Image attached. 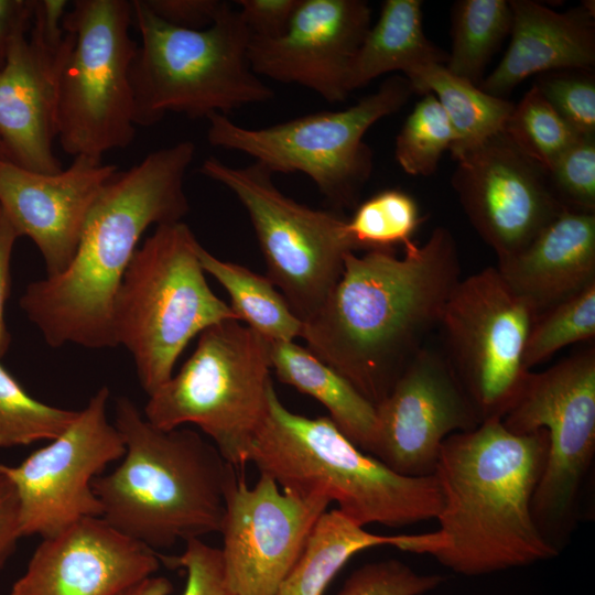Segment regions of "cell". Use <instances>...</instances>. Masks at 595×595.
<instances>
[{
	"label": "cell",
	"mask_w": 595,
	"mask_h": 595,
	"mask_svg": "<svg viewBox=\"0 0 595 595\" xmlns=\"http://www.w3.org/2000/svg\"><path fill=\"white\" fill-rule=\"evenodd\" d=\"M345 256L342 274L321 307L303 322L307 349L375 407L439 327L461 278L451 231L436 227L421 246Z\"/></svg>",
	"instance_id": "cell-1"
},
{
	"label": "cell",
	"mask_w": 595,
	"mask_h": 595,
	"mask_svg": "<svg viewBox=\"0 0 595 595\" xmlns=\"http://www.w3.org/2000/svg\"><path fill=\"white\" fill-rule=\"evenodd\" d=\"M547 453L544 430L516 434L497 419L450 435L434 470L443 495L437 529L396 534L393 547L430 555L465 576L558 556L560 552L542 537L532 515Z\"/></svg>",
	"instance_id": "cell-2"
},
{
	"label": "cell",
	"mask_w": 595,
	"mask_h": 595,
	"mask_svg": "<svg viewBox=\"0 0 595 595\" xmlns=\"http://www.w3.org/2000/svg\"><path fill=\"white\" fill-rule=\"evenodd\" d=\"M195 155L192 141L149 153L116 172L87 215L75 256L61 273L34 281L20 306L51 347H116L113 304L123 274L145 230L182 221L184 188Z\"/></svg>",
	"instance_id": "cell-3"
},
{
	"label": "cell",
	"mask_w": 595,
	"mask_h": 595,
	"mask_svg": "<svg viewBox=\"0 0 595 595\" xmlns=\"http://www.w3.org/2000/svg\"><path fill=\"white\" fill-rule=\"evenodd\" d=\"M113 424L126 451L93 482L101 518L154 551L219 532L236 467L216 446L190 429L154 426L127 397L116 400Z\"/></svg>",
	"instance_id": "cell-4"
},
{
	"label": "cell",
	"mask_w": 595,
	"mask_h": 595,
	"mask_svg": "<svg viewBox=\"0 0 595 595\" xmlns=\"http://www.w3.org/2000/svg\"><path fill=\"white\" fill-rule=\"evenodd\" d=\"M249 462L286 491L321 496L354 523L403 527L435 519L443 495L435 474L396 473L351 443L327 416L290 411L273 386Z\"/></svg>",
	"instance_id": "cell-5"
},
{
	"label": "cell",
	"mask_w": 595,
	"mask_h": 595,
	"mask_svg": "<svg viewBox=\"0 0 595 595\" xmlns=\"http://www.w3.org/2000/svg\"><path fill=\"white\" fill-rule=\"evenodd\" d=\"M132 12L140 35L131 66L137 127L158 123L170 112L192 119L227 116L273 99L274 91L250 67L251 33L227 2L201 30L165 23L143 0H132Z\"/></svg>",
	"instance_id": "cell-6"
},
{
	"label": "cell",
	"mask_w": 595,
	"mask_h": 595,
	"mask_svg": "<svg viewBox=\"0 0 595 595\" xmlns=\"http://www.w3.org/2000/svg\"><path fill=\"white\" fill-rule=\"evenodd\" d=\"M199 242L183 221L155 227L136 250L113 304V334L131 354L148 396L173 375L188 342L237 316L209 288Z\"/></svg>",
	"instance_id": "cell-7"
},
{
	"label": "cell",
	"mask_w": 595,
	"mask_h": 595,
	"mask_svg": "<svg viewBox=\"0 0 595 595\" xmlns=\"http://www.w3.org/2000/svg\"><path fill=\"white\" fill-rule=\"evenodd\" d=\"M269 342L227 320L199 334L180 371L149 396L144 418L162 430L198 426L237 469L249 462L273 386Z\"/></svg>",
	"instance_id": "cell-8"
},
{
	"label": "cell",
	"mask_w": 595,
	"mask_h": 595,
	"mask_svg": "<svg viewBox=\"0 0 595 595\" xmlns=\"http://www.w3.org/2000/svg\"><path fill=\"white\" fill-rule=\"evenodd\" d=\"M414 93L403 75L388 77L353 106L318 111L262 128H246L226 115L212 113L210 145L242 152L272 174L303 173L335 207H351L372 172L368 129L399 111Z\"/></svg>",
	"instance_id": "cell-9"
},
{
	"label": "cell",
	"mask_w": 595,
	"mask_h": 595,
	"mask_svg": "<svg viewBox=\"0 0 595 595\" xmlns=\"http://www.w3.org/2000/svg\"><path fill=\"white\" fill-rule=\"evenodd\" d=\"M132 1L76 0L63 28L73 35L57 88V139L73 158L101 159L134 139Z\"/></svg>",
	"instance_id": "cell-10"
},
{
	"label": "cell",
	"mask_w": 595,
	"mask_h": 595,
	"mask_svg": "<svg viewBox=\"0 0 595 595\" xmlns=\"http://www.w3.org/2000/svg\"><path fill=\"white\" fill-rule=\"evenodd\" d=\"M501 422L516 434L547 432V459L532 499V515L542 537L561 552L582 518L595 456L594 347L544 371H531Z\"/></svg>",
	"instance_id": "cell-11"
},
{
	"label": "cell",
	"mask_w": 595,
	"mask_h": 595,
	"mask_svg": "<svg viewBox=\"0 0 595 595\" xmlns=\"http://www.w3.org/2000/svg\"><path fill=\"white\" fill-rule=\"evenodd\" d=\"M199 172L224 185L246 208L268 269L302 322L323 304L338 281L345 256L356 252L346 223L335 212L315 209L284 195L258 162L230 166L206 159Z\"/></svg>",
	"instance_id": "cell-12"
},
{
	"label": "cell",
	"mask_w": 595,
	"mask_h": 595,
	"mask_svg": "<svg viewBox=\"0 0 595 595\" xmlns=\"http://www.w3.org/2000/svg\"><path fill=\"white\" fill-rule=\"evenodd\" d=\"M538 314L488 267L461 279L439 324L443 349L482 423L501 420L522 393L531 370L524 353Z\"/></svg>",
	"instance_id": "cell-13"
},
{
	"label": "cell",
	"mask_w": 595,
	"mask_h": 595,
	"mask_svg": "<svg viewBox=\"0 0 595 595\" xmlns=\"http://www.w3.org/2000/svg\"><path fill=\"white\" fill-rule=\"evenodd\" d=\"M104 386L71 425L15 466L0 465L13 484L23 537H52L89 517H101L93 482L125 454L123 440L107 418Z\"/></svg>",
	"instance_id": "cell-14"
},
{
	"label": "cell",
	"mask_w": 595,
	"mask_h": 595,
	"mask_svg": "<svg viewBox=\"0 0 595 595\" xmlns=\"http://www.w3.org/2000/svg\"><path fill=\"white\" fill-rule=\"evenodd\" d=\"M235 468L220 533L224 573L236 595H275L329 500L283 490L266 474L253 487Z\"/></svg>",
	"instance_id": "cell-15"
},
{
	"label": "cell",
	"mask_w": 595,
	"mask_h": 595,
	"mask_svg": "<svg viewBox=\"0 0 595 595\" xmlns=\"http://www.w3.org/2000/svg\"><path fill=\"white\" fill-rule=\"evenodd\" d=\"M456 161L452 185L470 224L498 259L521 251L567 209L547 171L502 131Z\"/></svg>",
	"instance_id": "cell-16"
},
{
	"label": "cell",
	"mask_w": 595,
	"mask_h": 595,
	"mask_svg": "<svg viewBox=\"0 0 595 595\" xmlns=\"http://www.w3.org/2000/svg\"><path fill=\"white\" fill-rule=\"evenodd\" d=\"M372 456L398 474H434L442 443L482 420L442 350L424 346L376 405Z\"/></svg>",
	"instance_id": "cell-17"
},
{
	"label": "cell",
	"mask_w": 595,
	"mask_h": 595,
	"mask_svg": "<svg viewBox=\"0 0 595 595\" xmlns=\"http://www.w3.org/2000/svg\"><path fill=\"white\" fill-rule=\"evenodd\" d=\"M370 26L366 1L301 0L281 36L251 35L250 67L259 77L303 86L328 102L344 101L353 61Z\"/></svg>",
	"instance_id": "cell-18"
},
{
	"label": "cell",
	"mask_w": 595,
	"mask_h": 595,
	"mask_svg": "<svg viewBox=\"0 0 595 595\" xmlns=\"http://www.w3.org/2000/svg\"><path fill=\"white\" fill-rule=\"evenodd\" d=\"M159 553L101 517L42 539L9 595H119L152 576Z\"/></svg>",
	"instance_id": "cell-19"
},
{
	"label": "cell",
	"mask_w": 595,
	"mask_h": 595,
	"mask_svg": "<svg viewBox=\"0 0 595 595\" xmlns=\"http://www.w3.org/2000/svg\"><path fill=\"white\" fill-rule=\"evenodd\" d=\"M117 171V165L89 156H76L56 173L33 172L7 160L0 164V207L19 236L37 247L47 277L73 260L90 207Z\"/></svg>",
	"instance_id": "cell-20"
},
{
	"label": "cell",
	"mask_w": 595,
	"mask_h": 595,
	"mask_svg": "<svg viewBox=\"0 0 595 595\" xmlns=\"http://www.w3.org/2000/svg\"><path fill=\"white\" fill-rule=\"evenodd\" d=\"M60 45L30 30L12 43L0 71V143L6 159L39 173L62 170L53 151L57 139V88L73 35Z\"/></svg>",
	"instance_id": "cell-21"
},
{
	"label": "cell",
	"mask_w": 595,
	"mask_h": 595,
	"mask_svg": "<svg viewBox=\"0 0 595 595\" xmlns=\"http://www.w3.org/2000/svg\"><path fill=\"white\" fill-rule=\"evenodd\" d=\"M509 46L497 67L478 86L504 98L532 75L551 71H591L595 64L594 13L587 4L566 12L531 1H509Z\"/></svg>",
	"instance_id": "cell-22"
},
{
	"label": "cell",
	"mask_w": 595,
	"mask_h": 595,
	"mask_svg": "<svg viewBox=\"0 0 595 595\" xmlns=\"http://www.w3.org/2000/svg\"><path fill=\"white\" fill-rule=\"evenodd\" d=\"M496 268L538 315L545 312L595 283V215L564 209Z\"/></svg>",
	"instance_id": "cell-23"
},
{
	"label": "cell",
	"mask_w": 595,
	"mask_h": 595,
	"mask_svg": "<svg viewBox=\"0 0 595 595\" xmlns=\"http://www.w3.org/2000/svg\"><path fill=\"white\" fill-rule=\"evenodd\" d=\"M271 369L278 379L323 404L336 428L363 452L372 454L376 407L348 380L294 342L269 343Z\"/></svg>",
	"instance_id": "cell-24"
},
{
	"label": "cell",
	"mask_w": 595,
	"mask_h": 595,
	"mask_svg": "<svg viewBox=\"0 0 595 595\" xmlns=\"http://www.w3.org/2000/svg\"><path fill=\"white\" fill-rule=\"evenodd\" d=\"M447 53L431 42L422 24V1L387 0L353 61L350 93L375 78L413 71L433 63L445 64Z\"/></svg>",
	"instance_id": "cell-25"
},
{
	"label": "cell",
	"mask_w": 595,
	"mask_h": 595,
	"mask_svg": "<svg viewBox=\"0 0 595 595\" xmlns=\"http://www.w3.org/2000/svg\"><path fill=\"white\" fill-rule=\"evenodd\" d=\"M404 77L414 93H430L439 100L453 129L450 151L455 160L501 132L515 107L508 99L451 74L444 64H429Z\"/></svg>",
	"instance_id": "cell-26"
},
{
	"label": "cell",
	"mask_w": 595,
	"mask_h": 595,
	"mask_svg": "<svg viewBox=\"0 0 595 595\" xmlns=\"http://www.w3.org/2000/svg\"><path fill=\"white\" fill-rule=\"evenodd\" d=\"M394 536L368 532L337 509L325 511L275 595H323L346 562L366 549L390 545Z\"/></svg>",
	"instance_id": "cell-27"
},
{
	"label": "cell",
	"mask_w": 595,
	"mask_h": 595,
	"mask_svg": "<svg viewBox=\"0 0 595 595\" xmlns=\"http://www.w3.org/2000/svg\"><path fill=\"white\" fill-rule=\"evenodd\" d=\"M197 252L204 272L214 277L229 294V306L240 322H246V326L269 343L294 342L301 337L302 320L267 277L221 260L201 244Z\"/></svg>",
	"instance_id": "cell-28"
},
{
	"label": "cell",
	"mask_w": 595,
	"mask_h": 595,
	"mask_svg": "<svg viewBox=\"0 0 595 595\" xmlns=\"http://www.w3.org/2000/svg\"><path fill=\"white\" fill-rule=\"evenodd\" d=\"M512 12L506 0H462L452 10V51L446 69L479 86L491 56L510 34Z\"/></svg>",
	"instance_id": "cell-29"
},
{
	"label": "cell",
	"mask_w": 595,
	"mask_h": 595,
	"mask_svg": "<svg viewBox=\"0 0 595 595\" xmlns=\"http://www.w3.org/2000/svg\"><path fill=\"white\" fill-rule=\"evenodd\" d=\"M422 220L411 195L388 188L358 205L346 229L357 250H394L398 245L412 242Z\"/></svg>",
	"instance_id": "cell-30"
},
{
	"label": "cell",
	"mask_w": 595,
	"mask_h": 595,
	"mask_svg": "<svg viewBox=\"0 0 595 595\" xmlns=\"http://www.w3.org/2000/svg\"><path fill=\"white\" fill-rule=\"evenodd\" d=\"M77 413L34 399L0 364V447L51 441L71 425Z\"/></svg>",
	"instance_id": "cell-31"
},
{
	"label": "cell",
	"mask_w": 595,
	"mask_h": 595,
	"mask_svg": "<svg viewBox=\"0 0 595 595\" xmlns=\"http://www.w3.org/2000/svg\"><path fill=\"white\" fill-rule=\"evenodd\" d=\"M502 132L545 171L580 137L536 85L515 105Z\"/></svg>",
	"instance_id": "cell-32"
},
{
	"label": "cell",
	"mask_w": 595,
	"mask_h": 595,
	"mask_svg": "<svg viewBox=\"0 0 595 595\" xmlns=\"http://www.w3.org/2000/svg\"><path fill=\"white\" fill-rule=\"evenodd\" d=\"M453 142L454 133L446 113L436 97L426 93L397 134L394 158L405 173L428 176L436 171L443 153Z\"/></svg>",
	"instance_id": "cell-33"
},
{
	"label": "cell",
	"mask_w": 595,
	"mask_h": 595,
	"mask_svg": "<svg viewBox=\"0 0 595 595\" xmlns=\"http://www.w3.org/2000/svg\"><path fill=\"white\" fill-rule=\"evenodd\" d=\"M595 336V283L539 314L527 340L524 364L531 368L561 348Z\"/></svg>",
	"instance_id": "cell-34"
},
{
	"label": "cell",
	"mask_w": 595,
	"mask_h": 595,
	"mask_svg": "<svg viewBox=\"0 0 595 595\" xmlns=\"http://www.w3.org/2000/svg\"><path fill=\"white\" fill-rule=\"evenodd\" d=\"M558 199L567 209L594 214L595 136H582L547 171Z\"/></svg>",
	"instance_id": "cell-35"
},
{
	"label": "cell",
	"mask_w": 595,
	"mask_h": 595,
	"mask_svg": "<svg viewBox=\"0 0 595 595\" xmlns=\"http://www.w3.org/2000/svg\"><path fill=\"white\" fill-rule=\"evenodd\" d=\"M444 582L436 574H420L396 559L366 563L346 580L338 595H423Z\"/></svg>",
	"instance_id": "cell-36"
},
{
	"label": "cell",
	"mask_w": 595,
	"mask_h": 595,
	"mask_svg": "<svg viewBox=\"0 0 595 595\" xmlns=\"http://www.w3.org/2000/svg\"><path fill=\"white\" fill-rule=\"evenodd\" d=\"M542 74L536 86L560 117L580 136H595V82L584 71Z\"/></svg>",
	"instance_id": "cell-37"
},
{
	"label": "cell",
	"mask_w": 595,
	"mask_h": 595,
	"mask_svg": "<svg viewBox=\"0 0 595 595\" xmlns=\"http://www.w3.org/2000/svg\"><path fill=\"white\" fill-rule=\"evenodd\" d=\"M159 558L170 567L185 570L186 584L182 595H236L227 584L220 549L202 539L185 541V549L180 555L159 553Z\"/></svg>",
	"instance_id": "cell-38"
},
{
	"label": "cell",
	"mask_w": 595,
	"mask_h": 595,
	"mask_svg": "<svg viewBox=\"0 0 595 595\" xmlns=\"http://www.w3.org/2000/svg\"><path fill=\"white\" fill-rule=\"evenodd\" d=\"M301 0H238L239 13L252 36H281Z\"/></svg>",
	"instance_id": "cell-39"
},
{
	"label": "cell",
	"mask_w": 595,
	"mask_h": 595,
	"mask_svg": "<svg viewBox=\"0 0 595 595\" xmlns=\"http://www.w3.org/2000/svg\"><path fill=\"white\" fill-rule=\"evenodd\" d=\"M160 20L173 26L201 30L209 26L225 6L220 0H143Z\"/></svg>",
	"instance_id": "cell-40"
},
{
	"label": "cell",
	"mask_w": 595,
	"mask_h": 595,
	"mask_svg": "<svg viewBox=\"0 0 595 595\" xmlns=\"http://www.w3.org/2000/svg\"><path fill=\"white\" fill-rule=\"evenodd\" d=\"M34 0H0V71L14 40L31 30Z\"/></svg>",
	"instance_id": "cell-41"
},
{
	"label": "cell",
	"mask_w": 595,
	"mask_h": 595,
	"mask_svg": "<svg viewBox=\"0 0 595 595\" xmlns=\"http://www.w3.org/2000/svg\"><path fill=\"white\" fill-rule=\"evenodd\" d=\"M22 538L17 490L11 480L0 473V569L6 564Z\"/></svg>",
	"instance_id": "cell-42"
},
{
	"label": "cell",
	"mask_w": 595,
	"mask_h": 595,
	"mask_svg": "<svg viewBox=\"0 0 595 595\" xmlns=\"http://www.w3.org/2000/svg\"><path fill=\"white\" fill-rule=\"evenodd\" d=\"M19 234L11 220L0 207V358L10 344V334L6 325L4 310L10 292V262L12 250Z\"/></svg>",
	"instance_id": "cell-43"
},
{
	"label": "cell",
	"mask_w": 595,
	"mask_h": 595,
	"mask_svg": "<svg viewBox=\"0 0 595 595\" xmlns=\"http://www.w3.org/2000/svg\"><path fill=\"white\" fill-rule=\"evenodd\" d=\"M172 583L163 576H150L127 588L119 595H170Z\"/></svg>",
	"instance_id": "cell-44"
},
{
	"label": "cell",
	"mask_w": 595,
	"mask_h": 595,
	"mask_svg": "<svg viewBox=\"0 0 595 595\" xmlns=\"http://www.w3.org/2000/svg\"><path fill=\"white\" fill-rule=\"evenodd\" d=\"M6 160H7V159H6V155H4V151H3L2 145H1V143H0V164H1L3 161H6ZM7 161H8V160H7Z\"/></svg>",
	"instance_id": "cell-45"
}]
</instances>
